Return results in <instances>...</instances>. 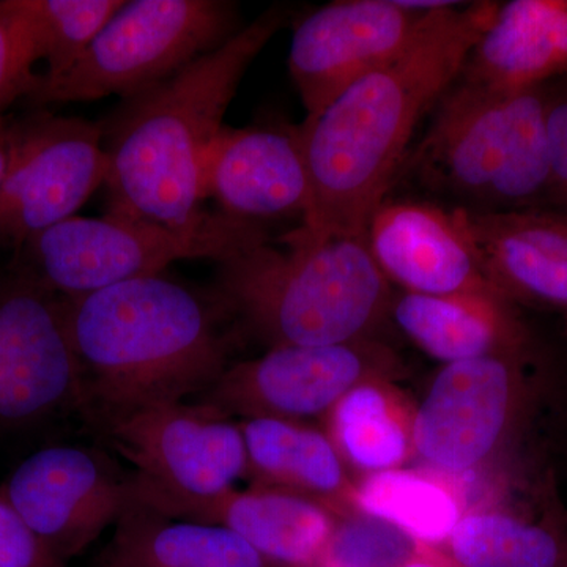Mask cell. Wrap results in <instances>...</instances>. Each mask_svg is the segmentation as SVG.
<instances>
[{
    "label": "cell",
    "instance_id": "23",
    "mask_svg": "<svg viewBox=\"0 0 567 567\" xmlns=\"http://www.w3.org/2000/svg\"><path fill=\"white\" fill-rule=\"evenodd\" d=\"M123 0H24L33 43L44 71L35 82L58 80L76 65Z\"/></svg>",
    "mask_w": 567,
    "mask_h": 567
},
{
    "label": "cell",
    "instance_id": "29",
    "mask_svg": "<svg viewBox=\"0 0 567 567\" xmlns=\"http://www.w3.org/2000/svg\"><path fill=\"white\" fill-rule=\"evenodd\" d=\"M0 567H65L33 535L0 488Z\"/></svg>",
    "mask_w": 567,
    "mask_h": 567
},
{
    "label": "cell",
    "instance_id": "4",
    "mask_svg": "<svg viewBox=\"0 0 567 567\" xmlns=\"http://www.w3.org/2000/svg\"><path fill=\"white\" fill-rule=\"evenodd\" d=\"M252 246L219 264V301L278 346L352 341L374 319L385 276L364 237H312L303 229Z\"/></svg>",
    "mask_w": 567,
    "mask_h": 567
},
{
    "label": "cell",
    "instance_id": "24",
    "mask_svg": "<svg viewBox=\"0 0 567 567\" xmlns=\"http://www.w3.org/2000/svg\"><path fill=\"white\" fill-rule=\"evenodd\" d=\"M454 557L465 567H563L557 537L505 516H472L451 533Z\"/></svg>",
    "mask_w": 567,
    "mask_h": 567
},
{
    "label": "cell",
    "instance_id": "30",
    "mask_svg": "<svg viewBox=\"0 0 567 567\" xmlns=\"http://www.w3.org/2000/svg\"><path fill=\"white\" fill-rule=\"evenodd\" d=\"M548 156L547 200L567 213V99H554L546 115Z\"/></svg>",
    "mask_w": 567,
    "mask_h": 567
},
{
    "label": "cell",
    "instance_id": "28",
    "mask_svg": "<svg viewBox=\"0 0 567 567\" xmlns=\"http://www.w3.org/2000/svg\"><path fill=\"white\" fill-rule=\"evenodd\" d=\"M39 63L24 0H0V118L35 85Z\"/></svg>",
    "mask_w": 567,
    "mask_h": 567
},
{
    "label": "cell",
    "instance_id": "9",
    "mask_svg": "<svg viewBox=\"0 0 567 567\" xmlns=\"http://www.w3.org/2000/svg\"><path fill=\"white\" fill-rule=\"evenodd\" d=\"M82 409V369L63 298L21 264L0 271V429Z\"/></svg>",
    "mask_w": 567,
    "mask_h": 567
},
{
    "label": "cell",
    "instance_id": "16",
    "mask_svg": "<svg viewBox=\"0 0 567 567\" xmlns=\"http://www.w3.org/2000/svg\"><path fill=\"white\" fill-rule=\"evenodd\" d=\"M130 496L163 516L230 529L264 558L284 565H309L330 536V520L315 503L278 492L234 488L213 496L166 494L130 477Z\"/></svg>",
    "mask_w": 567,
    "mask_h": 567
},
{
    "label": "cell",
    "instance_id": "5",
    "mask_svg": "<svg viewBox=\"0 0 567 567\" xmlns=\"http://www.w3.org/2000/svg\"><path fill=\"white\" fill-rule=\"evenodd\" d=\"M546 85L498 92L458 80L435 106L410 163L425 186L466 210L540 208L547 200Z\"/></svg>",
    "mask_w": 567,
    "mask_h": 567
},
{
    "label": "cell",
    "instance_id": "32",
    "mask_svg": "<svg viewBox=\"0 0 567 567\" xmlns=\"http://www.w3.org/2000/svg\"><path fill=\"white\" fill-rule=\"evenodd\" d=\"M405 567H435L429 565V563H412V565H406Z\"/></svg>",
    "mask_w": 567,
    "mask_h": 567
},
{
    "label": "cell",
    "instance_id": "6",
    "mask_svg": "<svg viewBox=\"0 0 567 567\" xmlns=\"http://www.w3.org/2000/svg\"><path fill=\"white\" fill-rule=\"evenodd\" d=\"M268 241L262 224L205 212L186 226L145 221L107 212L100 218L73 216L25 241L21 264L62 298L106 289L114 284L162 275L177 260L213 259Z\"/></svg>",
    "mask_w": 567,
    "mask_h": 567
},
{
    "label": "cell",
    "instance_id": "13",
    "mask_svg": "<svg viewBox=\"0 0 567 567\" xmlns=\"http://www.w3.org/2000/svg\"><path fill=\"white\" fill-rule=\"evenodd\" d=\"M203 196L245 221L260 224L279 216H300L303 221L311 181L300 126L224 125L205 155Z\"/></svg>",
    "mask_w": 567,
    "mask_h": 567
},
{
    "label": "cell",
    "instance_id": "33",
    "mask_svg": "<svg viewBox=\"0 0 567 567\" xmlns=\"http://www.w3.org/2000/svg\"><path fill=\"white\" fill-rule=\"evenodd\" d=\"M100 567H110V566H103V565H102V566H100Z\"/></svg>",
    "mask_w": 567,
    "mask_h": 567
},
{
    "label": "cell",
    "instance_id": "22",
    "mask_svg": "<svg viewBox=\"0 0 567 567\" xmlns=\"http://www.w3.org/2000/svg\"><path fill=\"white\" fill-rule=\"evenodd\" d=\"M241 432L248 464L262 475L316 492L341 484L339 458L319 432L276 417H252Z\"/></svg>",
    "mask_w": 567,
    "mask_h": 567
},
{
    "label": "cell",
    "instance_id": "10",
    "mask_svg": "<svg viewBox=\"0 0 567 567\" xmlns=\"http://www.w3.org/2000/svg\"><path fill=\"white\" fill-rule=\"evenodd\" d=\"M429 13L395 0H338L298 22L289 71L306 121L317 117L372 71L399 58Z\"/></svg>",
    "mask_w": 567,
    "mask_h": 567
},
{
    "label": "cell",
    "instance_id": "17",
    "mask_svg": "<svg viewBox=\"0 0 567 567\" xmlns=\"http://www.w3.org/2000/svg\"><path fill=\"white\" fill-rule=\"evenodd\" d=\"M509 395V368L499 358L486 354L447 364L417 412V451L450 470L476 464L505 427Z\"/></svg>",
    "mask_w": 567,
    "mask_h": 567
},
{
    "label": "cell",
    "instance_id": "2",
    "mask_svg": "<svg viewBox=\"0 0 567 567\" xmlns=\"http://www.w3.org/2000/svg\"><path fill=\"white\" fill-rule=\"evenodd\" d=\"M82 369V412L102 427L204 393L226 371L229 346L204 298L163 275L63 298Z\"/></svg>",
    "mask_w": 567,
    "mask_h": 567
},
{
    "label": "cell",
    "instance_id": "26",
    "mask_svg": "<svg viewBox=\"0 0 567 567\" xmlns=\"http://www.w3.org/2000/svg\"><path fill=\"white\" fill-rule=\"evenodd\" d=\"M336 424L346 453L364 468H390L404 457V432L374 388L349 391L339 404Z\"/></svg>",
    "mask_w": 567,
    "mask_h": 567
},
{
    "label": "cell",
    "instance_id": "15",
    "mask_svg": "<svg viewBox=\"0 0 567 567\" xmlns=\"http://www.w3.org/2000/svg\"><path fill=\"white\" fill-rule=\"evenodd\" d=\"M369 249L383 276L410 293L495 292L453 208L415 200H385L369 221Z\"/></svg>",
    "mask_w": 567,
    "mask_h": 567
},
{
    "label": "cell",
    "instance_id": "18",
    "mask_svg": "<svg viewBox=\"0 0 567 567\" xmlns=\"http://www.w3.org/2000/svg\"><path fill=\"white\" fill-rule=\"evenodd\" d=\"M453 210L496 289L567 312V213Z\"/></svg>",
    "mask_w": 567,
    "mask_h": 567
},
{
    "label": "cell",
    "instance_id": "19",
    "mask_svg": "<svg viewBox=\"0 0 567 567\" xmlns=\"http://www.w3.org/2000/svg\"><path fill=\"white\" fill-rule=\"evenodd\" d=\"M567 74V0L499 3L458 80L498 92L543 87Z\"/></svg>",
    "mask_w": 567,
    "mask_h": 567
},
{
    "label": "cell",
    "instance_id": "21",
    "mask_svg": "<svg viewBox=\"0 0 567 567\" xmlns=\"http://www.w3.org/2000/svg\"><path fill=\"white\" fill-rule=\"evenodd\" d=\"M394 315L417 346L450 363L486 357L511 333L506 317L481 293H409L395 305Z\"/></svg>",
    "mask_w": 567,
    "mask_h": 567
},
{
    "label": "cell",
    "instance_id": "3",
    "mask_svg": "<svg viewBox=\"0 0 567 567\" xmlns=\"http://www.w3.org/2000/svg\"><path fill=\"white\" fill-rule=\"evenodd\" d=\"M271 7L226 43L125 99L103 123L110 213L186 226L205 212L203 167L254 59L286 24Z\"/></svg>",
    "mask_w": 567,
    "mask_h": 567
},
{
    "label": "cell",
    "instance_id": "14",
    "mask_svg": "<svg viewBox=\"0 0 567 567\" xmlns=\"http://www.w3.org/2000/svg\"><path fill=\"white\" fill-rule=\"evenodd\" d=\"M363 371L357 350L346 344L278 346L254 363L226 369L194 404L213 415L254 417L316 415L347 394Z\"/></svg>",
    "mask_w": 567,
    "mask_h": 567
},
{
    "label": "cell",
    "instance_id": "7",
    "mask_svg": "<svg viewBox=\"0 0 567 567\" xmlns=\"http://www.w3.org/2000/svg\"><path fill=\"white\" fill-rule=\"evenodd\" d=\"M237 3L226 0L125 2L63 76L35 82L37 106L123 99L147 91L240 31Z\"/></svg>",
    "mask_w": 567,
    "mask_h": 567
},
{
    "label": "cell",
    "instance_id": "1",
    "mask_svg": "<svg viewBox=\"0 0 567 567\" xmlns=\"http://www.w3.org/2000/svg\"><path fill=\"white\" fill-rule=\"evenodd\" d=\"M498 6L456 2L431 11L399 58L301 123L311 203L300 229L319 238L364 237L417 123L461 76Z\"/></svg>",
    "mask_w": 567,
    "mask_h": 567
},
{
    "label": "cell",
    "instance_id": "31",
    "mask_svg": "<svg viewBox=\"0 0 567 567\" xmlns=\"http://www.w3.org/2000/svg\"><path fill=\"white\" fill-rule=\"evenodd\" d=\"M11 123H13V118L9 115L0 118V185H2L10 162Z\"/></svg>",
    "mask_w": 567,
    "mask_h": 567
},
{
    "label": "cell",
    "instance_id": "8",
    "mask_svg": "<svg viewBox=\"0 0 567 567\" xmlns=\"http://www.w3.org/2000/svg\"><path fill=\"white\" fill-rule=\"evenodd\" d=\"M102 122L33 112L11 123L9 167L0 185V241L20 251L37 234L76 216L104 186Z\"/></svg>",
    "mask_w": 567,
    "mask_h": 567
},
{
    "label": "cell",
    "instance_id": "20",
    "mask_svg": "<svg viewBox=\"0 0 567 567\" xmlns=\"http://www.w3.org/2000/svg\"><path fill=\"white\" fill-rule=\"evenodd\" d=\"M102 561L110 567H265L245 539L218 525L163 516L130 498Z\"/></svg>",
    "mask_w": 567,
    "mask_h": 567
},
{
    "label": "cell",
    "instance_id": "27",
    "mask_svg": "<svg viewBox=\"0 0 567 567\" xmlns=\"http://www.w3.org/2000/svg\"><path fill=\"white\" fill-rule=\"evenodd\" d=\"M413 548L412 537L390 522L354 518L328 544L327 567H405Z\"/></svg>",
    "mask_w": 567,
    "mask_h": 567
},
{
    "label": "cell",
    "instance_id": "12",
    "mask_svg": "<svg viewBox=\"0 0 567 567\" xmlns=\"http://www.w3.org/2000/svg\"><path fill=\"white\" fill-rule=\"evenodd\" d=\"M33 535L61 561L78 557L117 524L130 502L128 480L110 461L78 446L37 451L2 487Z\"/></svg>",
    "mask_w": 567,
    "mask_h": 567
},
{
    "label": "cell",
    "instance_id": "11",
    "mask_svg": "<svg viewBox=\"0 0 567 567\" xmlns=\"http://www.w3.org/2000/svg\"><path fill=\"white\" fill-rule=\"evenodd\" d=\"M104 432L136 466L134 480L166 494H221L248 465L241 429L196 404L145 406L112 421Z\"/></svg>",
    "mask_w": 567,
    "mask_h": 567
},
{
    "label": "cell",
    "instance_id": "25",
    "mask_svg": "<svg viewBox=\"0 0 567 567\" xmlns=\"http://www.w3.org/2000/svg\"><path fill=\"white\" fill-rule=\"evenodd\" d=\"M358 502L371 516L431 543L451 536L458 524L454 499L443 488L409 473L385 472L369 477Z\"/></svg>",
    "mask_w": 567,
    "mask_h": 567
}]
</instances>
